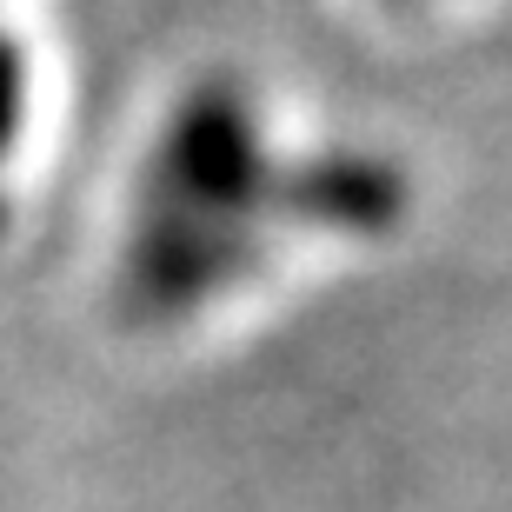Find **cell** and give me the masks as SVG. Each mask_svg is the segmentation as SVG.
I'll return each mask as SVG.
<instances>
[{
  "mask_svg": "<svg viewBox=\"0 0 512 512\" xmlns=\"http://www.w3.org/2000/svg\"><path fill=\"white\" fill-rule=\"evenodd\" d=\"M266 213H300V167L286 173L266 153L260 114L240 87H200L153 147L133 266L167 300L200 293L247 260Z\"/></svg>",
  "mask_w": 512,
  "mask_h": 512,
  "instance_id": "obj_1",
  "label": "cell"
},
{
  "mask_svg": "<svg viewBox=\"0 0 512 512\" xmlns=\"http://www.w3.org/2000/svg\"><path fill=\"white\" fill-rule=\"evenodd\" d=\"M20 120H27V54L20 40L0 34V153L20 140Z\"/></svg>",
  "mask_w": 512,
  "mask_h": 512,
  "instance_id": "obj_2",
  "label": "cell"
}]
</instances>
